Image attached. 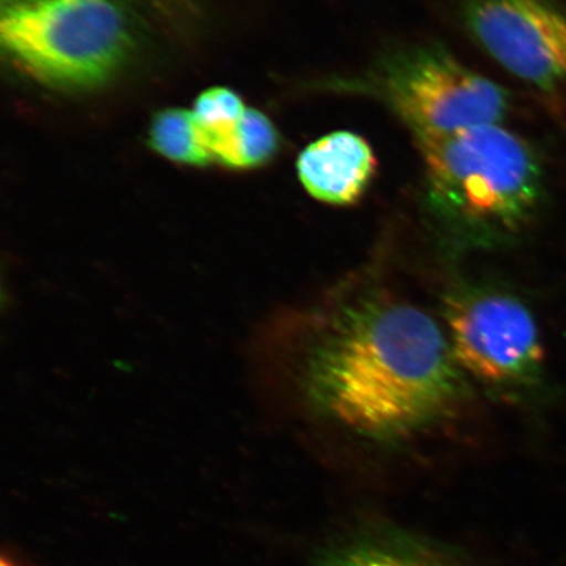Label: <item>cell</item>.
I'll return each mask as SVG.
<instances>
[{
    "label": "cell",
    "instance_id": "1",
    "mask_svg": "<svg viewBox=\"0 0 566 566\" xmlns=\"http://www.w3.org/2000/svg\"><path fill=\"white\" fill-rule=\"evenodd\" d=\"M302 379L317 412L381 443L419 434L465 395L454 353L433 318L385 298L344 308L308 350Z\"/></svg>",
    "mask_w": 566,
    "mask_h": 566
},
{
    "label": "cell",
    "instance_id": "2",
    "mask_svg": "<svg viewBox=\"0 0 566 566\" xmlns=\"http://www.w3.org/2000/svg\"><path fill=\"white\" fill-rule=\"evenodd\" d=\"M424 205L446 235L458 242H497L522 228L542 195L533 148L495 125L471 127L419 142Z\"/></svg>",
    "mask_w": 566,
    "mask_h": 566
},
{
    "label": "cell",
    "instance_id": "3",
    "mask_svg": "<svg viewBox=\"0 0 566 566\" xmlns=\"http://www.w3.org/2000/svg\"><path fill=\"white\" fill-rule=\"evenodd\" d=\"M133 32L122 0H23L0 23L13 60L41 81L73 88L115 75L132 52Z\"/></svg>",
    "mask_w": 566,
    "mask_h": 566
},
{
    "label": "cell",
    "instance_id": "4",
    "mask_svg": "<svg viewBox=\"0 0 566 566\" xmlns=\"http://www.w3.org/2000/svg\"><path fill=\"white\" fill-rule=\"evenodd\" d=\"M370 86L413 132L417 144L495 125L509 108L505 90L473 73L441 45L387 56Z\"/></svg>",
    "mask_w": 566,
    "mask_h": 566
},
{
    "label": "cell",
    "instance_id": "5",
    "mask_svg": "<svg viewBox=\"0 0 566 566\" xmlns=\"http://www.w3.org/2000/svg\"><path fill=\"white\" fill-rule=\"evenodd\" d=\"M444 316L460 367L494 388L534 384L543 349L534 318L521 302L470 290L450 296Z\"/></svg>",
    "mask_w": 566,
    "mask_h": 566
},
{
    "label": "cell",
    "instance_id": "6",
    "mask_svg": "<svg viewBox=\"0 0 566 566\" xmlns=\"http://www.w3.org/2000/svg\"><path fill=\"white\" fill-rule=\"evenodd\" d=\"M464 23L486 53L531 86L566 84V12L547 0H470Z\"/></svg>",
    "mask_w": 566,
    "mask_h": 566
},
{
    "label": "cell",
    "instance_id": "7",
    "mask_svg": "<svg viewBox=\"0 0 566 566\" xmlns=\"http://www.w3.org/2000/svg\"><path fill=\"white\" fill-rule=\"evenodd\" d=\"M313 566H472L462 552L429 535L388 522H369L338 535Z\"/></svg>",
    "mask_w": 566,
    "mask_h": 566
},
{
    "label": "cell",
    "instance_id": "8",
    "mask_svg": "<svg viewBox=\"0 0 566 566\" xmlns=\"http://www.w3.org/2000/svg\"><path fill=\"white\" fill-rule=\"evenodd\" d=\"M296 167L304 189L316 200L350 205L369 187L377 161L363 137L337 132L303 150Z\"/></svg>",
    "mask_w": 566,
    "mask_h": 566
},
{
    "label": "cell",
    "instance_id": "9",
    "mask_svg": "<svg viewBox=\"0 0 566 566\" xmlns=\"http://www.w3.org/2000/svg\"><path fill=\"white\" fill-rule=\"evenodd\" d=\"M279 148V133L264 113L247 108L232 130L211 147L214 161L231 168L264 165Z\"/></svg>",
    "mask_w": 566,
    "mask_h": 566
},
{
    "label": "cell",
    "instance_id": "10",
    "mask_svg": "<svg viewBox=\"0 0 566 566\" xmlns=\"http://www.w3.org/2000/svg\"><path fill=\"white\" fill-rule=\"evenodd\" d=\"M150 144L163 157L182 165L205 166L214 161L207 134L192 111L160 112L151 124Z\"/></svg>",
    "mask_w": 566,
    "mask_h": 566
},
{
    "label": "cell",
    "instance_id": "11",
    "mask_svg": "<svg viewBox=\"0 0 566 566\" xmlns=\"http://www.w3.org/2000/svg\"><path fill=\"white\" fill-rule=\"evenodd\" d=\"M245 109L242 98L228 88H211L197 97L192 112L207 134L210 150L216 140L232 130Z\"/></svg>",
    "mask_w": 566,
    "mask_h": 566
},
{
    "label": "cell",
    "instance_id": "12",
    "mask_svg": "<svg viewBox=\"0 0 566 566\" xmlns=\"http://www.w3.org/2000/svg\"><path fill=\"white\" fill-rule=\"evenodd\" d=\"M0 566H13V565L9 560H7V558L3 557L2 564H0Z\"/></svg>",
    "mask_w": 566,
    "mask_h": 566
}]
</instances>
